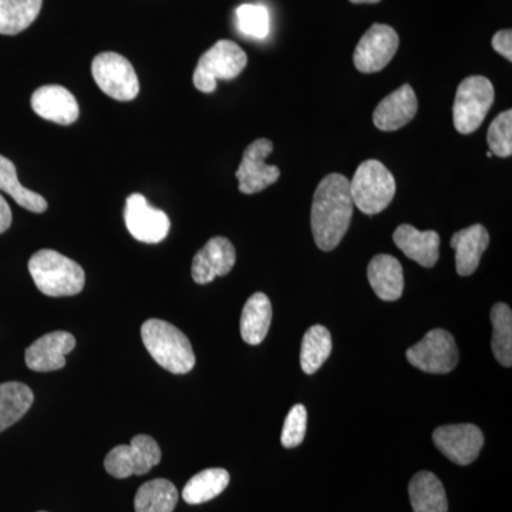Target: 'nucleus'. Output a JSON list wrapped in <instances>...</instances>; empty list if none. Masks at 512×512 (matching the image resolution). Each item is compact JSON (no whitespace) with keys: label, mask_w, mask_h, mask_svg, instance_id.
I'll return each instance as SVG.
<instances>
[{"label":"nucleus","mask_w":512,"mask_h":512,"mask_svg":"<svg viewBox=\"0 0 512 512\" xmlns=\"http://www.w3.org/2000/svg\"><path fill=\"white\" fill-rule=\"evenodd\" d=\"M493 49L505 57L508 62L512 60V32L508 30H500L493 37Z\"/></svg>","instance_id":"obj_33"},{"label":"nucleus","mask_w":512,"mask_h":512,"mask_svg":"<svg viewBox=\"0 0 512 512\" xmlns=\"http://www.w3.org/2000/svg\"><path fill=\"white\" fill-rule=\"evenodd\" d=\"M397 49H399V35L396 30L376 23L357 43L353 62L359 72H380L392 62Z\"/></svg>","instance_id":"obj_11"},{"label":"nucleus","mask_w":512,"mask_h":512,"mask_svg":"<svg viewBox=\"0 0 512 512\" xmlns=\"http://www.w3.org/2000/svg\"><path fill=\"white\" fill-rule=\"evenodd\" d=\"M124 220L128 232L144 244H158L164 241L171 228L167 214L148 205L146 198L141 194H133L127 198Z\"/></svg>","instance_id":"obj_13"},{"label":"nucleus","mask_w":512,"mask_h":512,"mask_svg":"<svg viewBox=\"0 0 512 512\" xmlns=\"http://www.w3.org/2000/svg\"><path fill=\"white\" fill-rule=\"evenodd\" d=\"M161 461L160 446L153 437L138 434L130 446H117L104 460V467L110 476L128 478L143 476Z\"/></svg>","instance_id":"obj_9"},{"label":"nucleus","mask_w":512,"mask_h":512,"mask_svg":"<svg viewBox=\"0 0 512 512\" xmlns=\"http://www.w3.org/2000/svg\"><path fill=\"white\" fill-rule=\"evenodd\" d=\"M367 279L377 298L394 302L402 298L404 275L402 264L392 255H377L367 268Z\"/></svg>","instance_id":"obj_20"},{"label":"nucleus","mask_w":512,"mask_h":512,"mask_svg":"<svg viewBox=\"0 0 512 512\" xmlns=\"http://www.w3.org/2000/svg\"><path fill=\"white\" fill-rule=\"evenodd\" d=\"M308 412L303 404H296L286 416L281 443L285 448H295L305 440Z\"/></svg>","instance_id":"obj_32"},{"label":"nucleus","mask_w":512,"mask_h":512,"mask_svg":"<svg viewBox=\"0 0 512 512\" xmlns=\"http://www.w3.org/2000/svg\"><path fill=\"white\" fill-rule=\"evenodd\" d=\"M0 191L6 192L20 207L42 214L47 210V201L42 195L28 190L20 184L18 171L9 158L0 156Z\"/></svg>","instance_id":"obj_27"},{"label":"nucleus","mask_w":512,"mask_h":512,"mask_svg":"<svg viewBox=\"0 0 512 512\" xmlns=\"http://www.w3.org/2000/svg\"><path fill=\"white\" fill-rule=\"evenodd\" d=\"M178 503V490L164 478L141 485L134 500L136 512H173Z\"/></svg>","instance_id":"obj_25"},{"label":"nucleus","mask_w":512,"mask_h":512,"mask_svg":"<svg viewBox=\"0 0 512 512\" xmlns=\"http://www.w3.org/2000/svg\"><path fill=\"white\" fill-rule=\"evenodd\" d=\"M417 104L416 93L409 84L389 94L386 99L380 101L373 113V123L382 131H396L406 126L416 117Z\"/></svg>","instance_id":"obj_17"},{"label":"nucleus","mask_w":512,"mask_h":512,"mask_svg":"<svg viewBox=\"0 0 512 512\" xmlns=\"http://www.w3.org/2000/svg\"><path fill=\"white\" fill-rule=\"evenodd\" d=\"M495 90L493 83L484 76H471L458 86L453 106L454 127L458 133H474L493 107Z\"/></svg>","instance_id":"obj_6"},{"label":"nucleus","mask_w":512,"mask_h":512,"mask_svg":"<svg viewBox=\"0 0 512 512\" xmlns=\"http://www.w3.org/2000/svg\"><path fill=\"white\" fill-rule=\"evenodd\" d=\"M141 338L151 357L168 372L185 375L194 369L195 355L191 342L171 323L148 319L141 326Z\"/></svg>","instance_id":"obj_2"},{"label":"nucleus","mask_w":512,"mask_h":512,"mask_svg":"<svg viewBox=\"0 0 512 512\" xmlns=\"http://www.w3.org/2000/svg\"><path fill=\"white\" fill-rule=\"evenodd\" d=\"M237 261V252L229 239L215 237L195 254L191 274L197 284L205 285L217 276L228 275Z\"/></svg>","instance_id":"obj_14"},{"label":"nucleus","mask_w":512,"mask_h":512,"mask_svg":"<svg viewBox=\"0 0 512 512\" xmlns=\"http://www.w3.org/2000/svg\"><path fill=\"white\" fill-rule=\"evenodd\" d=\"M353 204L348 178L329 174L320 181L313 195L311 225L316 245L322 251H333L350 227Z\"/></svg>","instance_id":"obj_1"},{"label":"nucleus","mask_w":512,"mask_h":512,"mask_svg":"<svg viewBox=\"0 0 512 512\" xmlns=\"http://www.w3.org/2000/svg\"><path fill=\"white\" fill-rule=\"evenodd\" d=\"M94 82L111 99L130 101L140 92V82L133 64L114 52L100 53L92 63Z\"/></svg>","instance_id":"obj_7"},{"label":"nucleus","mask_w":512,"mask_h":512,"mask_svg":"<svg viewBox=\"0 0 512 512\" xmlns=\"http://www.w3.org/2000/svg\"><path fill=\"white\" fill-rule=\"evenodd\" d=\"M490 244V235L483 225H471L457 231L451 238V248L456 251V268L460 276H470L477 271L481 256Z\"/></svg>","instance_id":"obj_19"},{"label":"nucleus","mask_w":512,"mask_h":512,"mask_svg":"<svg viewBox=\"0 0 512 512\" xmlns=\"http://www.w3.org/2000/svg\"><path fill=\"white\" fill-rule=\"evenodd\" d=\"M43 512V511H42Z\"/></svg>","instance_id":"obj_36"},{"label":"nucleus","mask_w":512,"mask_h":512,"mask_svg":"<svg viewBox=\"0 0 512 512\" xmlns=\"http://www.w3.org/2000/svg\"><path fill=\"white\" fill-rule=\"evenodd\" d=\"M237 26L239 32L252 39L262 40L268 37L271 30V16L264 5L238 6Z\"/></svg>","instance_id":"obj_30"},{"label":"nucleus","mask_w":512,"mask_h":512,"mask_svg":"<svg viewBox=\"0 0 512 512\" xmlns=\"http://www.w3.org/2000/svg\"><path fill=\"white\" fill-rule=\"evenodd\" d=\"M493 340L491 348L495 359L504 367L512 366V312L505 303H495L491 309Z\"/></svg>","instance_id":"obj_29"},{"label":"nucleus","mask_w":512,"mask_h":512,"mask_svg":"<svg viewBox=\"0 0 512 512\" xmlns=\"http://www.w3.org/2000/svg\"><path fill=\"white\" fill-rule=\"evenodd\" d=\"M76 339L64 330L47 333L35 340L26 349L25 360L30 370L35 372H55L66 366V355L72 353Z\"/></svg>","instance_id":"obj_15"},{"label":"nucleus","mask_w":512,"mask_h":512,"mask_svg":"<svg viewBox=\"0 0 512 512\" xmlns=\"http://www.w3.org/2000/svg\"><path fill=\"white\" fill-rule=\"evenodd\" d=\"M229 473L224 468H208L201 471L185 484L183 498L191 505L204 504L214 500L228 487Z\"/></svg>","instance_id":"obj_26"},{"label":"nucleus","mask_w":512,"mask_h":512,"mask_svg":"<svg viewBox=\"0 0 512 512\" xmlns=\"http://www.w3.org/2000/svg\"><path fill=\"white\" fill-rule=\"evenodd\" d=\"M248 56L235 42L220 40L201 56L195 67L194 86L202 93L217 89L218 80H232L244 72Z\"/></svg>","instance_id":"obj_5"},{"label":"nucleus","mask_w":512,"mask_h":512,"mask_svg":"<svg viewBox=\"0 0 512 512\" xmlns=\"http://www.w3.org/2000/svg\"><path fill=\"white\" fill-rule=\"evenodd\" d=\"M274 151V144L266 138H259L249 144L242 156L235 177L238 178L239 191L242 194H256L264 191L269 185L275 184L281 177L276 165L266 164V158Z\"/></svg>","instance_id":"obj_10"},{"label":"nucleus","mask_w":512,"mask_h":512,"mask_svg":"<svg viewBox=\"0 0 512 512\" xmlns=\"http://www.w3.org/2000/svg\"><path fill=\"white\" fill-rule=\"evenodd\" d=\"M30 103L37 116L60 126H70L80 116L76 97L66 87L57 84L39 87Z\"/></svg>","instance_id":"obj_16"},{"label":"nucleus","mask_w":512,"mask_h":512,"mask_svg":"<svg viewBox=\"0 0 512 512\" xmlns=\"http://www.w3.org/2000/svg\"><path fill=\"white\" fill-rule=\"evenodd\" d=\"M29 272L40 292L52 298L79 295L86 275L82 266L53 249H42L30 258Z\"/></svg>","instance_id":"obj_3"},{"label":"nucleus","mask_w":512,"mask_h":512,"mask_svg":"<svg viewBox=\"0 0 512 512\" xmlns=\"http://www.w3.org/2000/svg\"><path fill=\"white\" fill-rule=\"evenodd\" d=\"M10 225H12V211L8 202L0 195V234L8 231Z\"/></svg>","instance_id":"obj_34"},{"label":"nucleus","mask_w":512,"mask_h":512,"mask_svg":"<svg viewBox=\"0 0 512 512\" xmlns=\"http://www.w3.org/2000/svg\"><path fill=\"white\" fill-rule=\"evenodd\" d=\"M393 241L407 258L424 268H433L439 261L440 235L436 231H419L413 225L403 224L394 232Z\"/></svg>","instance_id":"obj_18"},{"label":"nucleus","mask_w":512,"mask_h":512,"mask_svg":"<svg viewBox=\"0 0 512 512\" xmlns=\"http://www.w3.org/2000/svg\"><path fill=\"white\" fill-rule=\"evenodd\" d=\"M410 365L431 375H446L456 369L460 353L453 335L433 329L406 353Z\"/></svg>","instance_id":"obj_8"},{"label":"nucleus","mask_w":512,"mask_h":512,"mask_svg":"<svg viewBox=\"0 0 512 512\" xmlns=\"http://www.w3.org/2000/svg\"><path fill=\"white\" fill-rule=\"evenodd\" d=\"M349 183L353 204L366 215H376L386 210L396 194L393 174L377 160L360 164Z\"/></svg>","instance_id":"obj_4"},{"label":"nucleus","mask_w":512,"mask_h":512,"mask_svg":"<svg viewBox=\"0 0 512 512\" xmlns=\"http://www.w3.org/2000/svg\"><path fill=\"white\" fill-rule=\"evenodd\" d=\"M32 390L26 384L9 382L0 384V433L18 423L32 407Z\"/></svg>","instance_id":"obj_23"},{"label":"nucleus","mask_w":512,"mask_h":512,"mask_svg":"<svg viewBox=\"0 0 512 512\" xmlns=\"http://www.w3.org/2000/svg\"><path fill=\"white\" fill-rule=\"evenodd\" d=\"M272 322V305L265 293H254L241 315V336L248 345H261Z\"/></svg>","instance_id":"obj_21"},{"label":"nucleus","mask_w":512,"mask_h":512,"mask_svg":"<svg viewBox=\"0 0 512 512\" xmlns=\"http://www.w3.org/2000/svg\"><path fill=\"white\" fill-rule=\"evenodd\" d=\"M433 441L448 460L468 466L480 456L484 434L474 424H450L434 430Z\"/></svg>","instance_id":"obj_12"},{"label":"nucleus","mask_w":512,"mask_h":512,"mask_svg":"<svg viewBox=\"0 0 512 512\" xmlns=\"http://www.w3.org/2000/svg\"><path fill=\"white\" fill-rule=\"evenodd\" d=\"M488 146L497 157L507 158L512 154V111L507 110L495 117L487 133Z\"/></svg>","instance_id":"obj_31"},{"label":"nucleus","mask_w":512,"mask_h":512,"mask_svg":"<svg viewBox=\"0 0 512 512\" xmlns=\"http://www.w3.org/2000/svg\"><path fill=\"white\" fill-rule=\"evenodd\" d=\"M43 0H0V35L15 36L39 16Z\"/></svg>","instance_id":"obj_24"},{"label":"nucleus","mask_w":512,"mask_h":512,"mask_svg":"<svg viewBox=\"0 0 512 512\" xmlns=\"http://www.w3.org/2000/svg\"><path fill=\"white\" fill-rule=\"evenodd\" d=\"M413 512H447L446 490L439 477L430 471H420L409 484Z\"/></svg>","instance_id":"obj_22"},{"label":"nucleus","mask_w":512,"mask_h":512,"mask_svg":"<svg viewBox=\"0 0 512 512\" xmlns=\"http://www.w3.org/2000/svg\"><path fill=\"white\" fill-rule=\"evenodd\" d=\"M332 353V335L325 326H312L302 339L301 367L306 375H313L325 365Z\"/></svg>","instance_id":"obj_28"},{"label":"nucleus","mask_w":512,"mask_h":512,"mask_svg":"<svg viewBox=\"0 0 512 512\" xmlns=\"http://www.w3.org/2000/svg\"><path fill=\"white\" fill-rule=\"evenodd\" d=\"M352 3H377L380 0H350Z\"/></svg>","instance_id":"obj_35"}]
</instances>
